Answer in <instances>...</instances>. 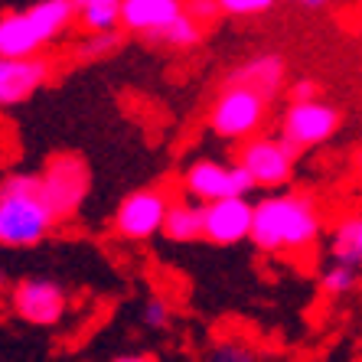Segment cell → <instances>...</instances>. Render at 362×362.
I'll return each mask as SVG.
<instances>
[{"instance_id":"1","label":"cell","mask_w":362,"mask_h":362,"mask_svg":"<svg viewBox=\"0 0 362 362\" xmlns=\"http://www.w3.org/2000/svg\"><path fill=\"white\" fill-rule=\"evenodd\" d=\"M323 232V216L317 199L307 193L278 189L255 202L252 242L268 255L310 252Z\"/></svg>"},{"instance_id":"2","label":"cell","mask_w":362,"mask_h":362,"mask_svg":"<svg viewBox=\"0 0 362 362\" xmlns=\"http://www.w3.org/2000/svg\"><path fill=\"white\" fill-rule=\"evenodd\" d=\"M56 212L40 193V177L13 173L0 183V245L4 248H30L56 228Z\"/></svg>"},{"instance_id":"3","label":"cell","mask_w":362,"mask_h":362,"mask_svg":"<svg viewBox=\"0 0 362 362\" xmlns=\"http://www.w3.org/2000/svg\"><path fill=\"white\" fill-rule=\"evenodd\" d=\"M76 23L72 0H36L0 17V59H33Z\"/></svg>"},{"instance_id":"4","label":"cell","mask_w":362,"mask_h":362,"mask_svg":"<svg viewBox=\"0 0 362 362\" xmlns=\"http://www.w3.org/2000/svg\"><path fill=\"white\" fill-rule=\"evenodd\" d=\"M264 118H268V98H262L258 92L245 88V85L226 82V88L216 95L209 108V131L219 141L245 144L258 137Z\"/></svg>"},{"instance_id":"5","label":"cell","mask_w":362,"mask_h":362,"mask_svg":"<svg viewBox=\"0 0 362 362\" xmlns=\"http://www.w3.org/2000/svg\"><path fill=\"white\" fill-rule=\"evenodd\" d=\"M297 153L284 137H252V141L242 144L238 151V163L242 170L252 177L255 189H271L278 193L284 189L291 180H294V167H297Z\"/></svg>"},{"instance_id":"6","label":"cell","mask_w":362,"mask_h":362,"mask_svg":"<svg viewBox=\"0 0 362 362\" xmlns=\"http://www.w3.org/2000/svg\"><path fill=\"white\" fill-rule=\"evenodd\" d=\"M255 189L252 177L242 170V163H222V160H193L183 170V193L186 199H196L202 206L222 199H235V196H248Z\"/></svg>"},{"instance_id":"7","label":"cell","mask_w":362,"mask_h":362,"mask_svg":"<svg viewBox=\"0 0 362 362\" xmlns=\"http://www.w3.org/2000/svg\"><path fill=\"white\" fill-rule=\"evenodd\" d=\"M170 206H173V196L163 186L134 189L121 199L118 212H115V232L124 242H147L153 235H163Z\"/></svg>"},{"instance_id":"8","label":"cell","mask_w":362,"mask_h":362,"mask_svg":"<svg viewBox=\"0 0 362 362\" xmlns=\"http://www.w3.org/2000/svg\"><path fill=\"white\" fill-rule=\"evenodd\" d=\"M88 186H92L88 167L78 157H72V153H62V157L49 160L46 170L40 173V193L46 199V206L56 212L59 222L82 209L85 196H88Z\"/></svg>"},{"instance_id":"9","label":"cell","mask_w":362,"mask_h":362,"mask_svg":"<svg viewBox=\"0 0 362 362\" xmlns=\"http://www.w3.org/2000/svg\"><path fill=\"white\" fill-rule=\"evenodd\" d=\"M10 307L33 327H56L69 313V294L52 278H23L10 294Z\"/></svg>"},{"instance_id":"10","label":"cell","mask_w":362,"mask_h":362,"mask_svg":"<svg viewBox=\"0 0 362 362\" xmlns=\"http://www.w3.org/2000/svg\"><path fill=\"white\" fill-rule=\"evenodd\" d=\"M339 115L327 101H300V105H287L284 118H281V137H284L294 151H310L320 147L323 141L337 134Z\"/></svg>"},{"instance_id":"11","label":"cell","mask_w":362,"mask_h":362,"mask_svg":"<svg viewBox=\"0 0 362 362\" xmlns=\"http://www.w3.org/2000/svg\"><path fill=\"white\" fill-rule=\"evenodd\" d=\"M255 228V202L248 196L222 199L206 206V238L212 245H238L252 238Z\"/></svg>"},{"instance_id":"12","label":"cell","mask_w":362,"mask_h":362,"mask_svg":"<svg viewBox=\"0 0 362 362\" xmlns=\"http://www.w3.org/2000/svg\"><path fill=\"white\" fill-rule=\"evenodd\" d=\"M180 17H183V0H124L121 4V30L144 40H160Z\"/></svg>"},{"instance_id":"13","label":"cell","mask_w":362,"mask_h":362,"mask_svg":"<svg viewBox=\"0 0 362 362\" xmlns=\"http://www.w3.org/2000/svg\"><path fill=\"white\" fill-rule=\"evenodd\" d=\"M52 76V62L33 56V59H0V108L20 105L33 92H40Z\"/></svg>"},{"instance_id":"14","label":"cell","mask_w":362,"mask_h":362,"mask_svg":"<svg viewBox=\"0 0 362 362\" xmlns=\"http://www.w3.org/2000/svg\"><path fill=\"white\" fill-rule=\"evenodd\" d=\"M284 72H287V66L278 52H258L252 59L238 62V66L228 72V82L245 85V88L258 92L262 98L274 101L281 95V88H284Z\"/></svg>"},{"instance_id":"15","label":"cell","mask_w":362,"mask_h":362,"mask_svg":"<svg viewBox=\"0 0 362 362\" xmlns=\"http://www.w3.org/2000/svg\"><path fill=\"white\" fill-rule=\"evenodd\" d=\"M163 235L180 245L206 238V206L196 199H186V196L173 199V206L167 212V222H163Z\"/></svg>"},{"instance_id":"16","label":"cell","mask_w":362,"mask_h":362,"mask_svg":"<svg viewBox=\"0 0 362 362\" xmlns=\"http://www.w3.org/2000/svg\"><path fill=\"white\" fill-rule=\"evenodd\" d=\"M329 262H343L362 271V212L343 216L329 235Z\"/></svg>"},{"instance_id":"17","label":"cell","mask_w":362,"mask_h":362,"mask_svg":"<svg viewBox=\"0 0 362 362\" xmlns=\"http://www.w3.org/2000/svg\"><path fill=\"white\" fill-rule=\"evenodd\" d=\"M202 362H274V359L252 339L222 333L202 349Z\"/></svg>"},{"instance_id":"18","label":"cell","mask_w":362,"mask_h":362,"mask_svg":"<svg viewBox=\"0 0 362 362\" xmlns=\"http://www.w3.org/2000/svg\"><path fill=\"white\" fill-rule=\"evenodd\" d=\"M121 4L124 0H85L76 7V20L85 33H115L121 30Z\"/></svg>"},{"instance_id":"19","label":"cell","mask_w":362,"mask_h":362,"mask_svg":"<svg viewBox=\"0 0 362 362\" xmlns=\"http://www.w3.org/2000/svg\"><path fill=\"white\" fill-rule=\"evenodd\" d=\"M359 268H353V264H343V262H329L327 268H323L320 274V287L327 297H346L353 294L356 287H359Z\"/></svg>"},{"instance_id":"20","label":"cell","mask_w":362,"mask_h":362,"mask_svg":"<svg viewBox=\"0 0 362 362\" xmlns=\"http://www.w3.org/2000/svg\"><path fill=\"white\" fill-rule=\"evenodd\" d=\"M121 49V30L115 33H85L76 46L78 59H101V56H111V52Z\"/></svg>"},{"instance_id":"21","label":"cell","mask_w":362,"mask_h":362,"mask_svg":"<svg viewBox=\"0 0 362 362\" xmlns=\"http://www.w3.org/2000/svg\"><path fill=\"white\" fill-rule=\"evenodd\" d=\"M202 30L206 26L202 23H196L193 17H180L177 23L170 26L167 33L160 36V42H167V46H173V49H189V46H199V40H202Z\"/></svg>"},{"instance_id":"22","label":"cell","mask_w":362,"mask_h":362,"mask_svg":"<svg viewBox=\"0 0 362 362\" xmlns=\"http://www.w3.org/2000/svg\"><path fill=\"white\" fill-rule=\"evenodd\" d=\"M141 327L151 329V333H160V329L170 327V317H173V310H170V303L163 300V297H147V300L141 303Z\"/></svg>"},{"instance_id":"23","label":"cell","mask_w":362,"mask_h":362,"mask_svg":"<svg viewBox=\"0 0 362 362\" xmlns=\"http://www.w3.org/2000/svg\"><path fill=\"white\" fill-rule=\"evenodd\" d=\"M278 4V0H219V10L226 17H255V13H264Z\"/></svg>"},{"instance_id":"24","label":"cell","mask_w":362,"mask_h":362,"mask_svg":"<svg viewBox=\"0 0 362 362\" xmlns=\"http://www.w3.org/2000/svg\"><path fill=\"white\" fill-rule=\"evenodd\" d=\"M183 13L186 17H193L196 23H212V20L219 17V0H183Z\"/></svg>"},{"instance_id":"25","label":"cell","mask_w":362,"mask_h":362,"mask_svg":"<svg viewBox=\"0 0 362 362\" xmlns=\"http://www.w3.org/2000/svg\"><path fill=\"white\" fill-rule=\"evenodd\" d=\"M320 98V88L310 78H297V82L287 85V101L291 105H300V101H317Z\"/></svg>"},{"instance_id":"26","label":"cell","mask_w":362,"mask_h":362,"mask_svg":"<svg viewBox=\"0 0 362 362\" xmlns=\"http://www.w3.org/2000/svg\"><path fill=\"white\" fill-rule=\"evenodd\" d=\"M115 362H157L151 353H124V356H118Z\"/></svg>"},{"instance_id":"27","label":"cell","mask_w":362,"mask_h":362,"mask_svg":"<svg viewBox=\"0 0 362 362\" xmlns=\"http://www.w3.org/2000/svg\"><path fill=\"white\" fill-rule=\"evenodd\" d=\"M300 7H310V10H320V7H327L329 0H297Z\"/></svg>"},{"instance_id":"28","label":"cell","mask_w":362,"mask_h":362,"mask_svg":"<svg viewBox=\"0 0 362 362\" xmlns=\"http://www.w3.org/2000/svg\"><path fill=\"white\" fill-rule=\"evenodd\" d=\"M359 23H362V0H359Z\"/></svg>"},{"instance_id":"29","label":"cell","mask_w":362,"mask_h":362,"mask_svg":"<svg viewBox=\"0 0 362 362\" xmlns=\"http://www.w3.org/2000/svg\"><path fill=\"white\" fill-rule=\"evenodd\" d=\"M72 4H76V7H78V4H85V0H72Z\"/></svg>"},{"instance_id":"30","label":"cell","mask_w":362,"mask_h":362,"mask_svg":"<svg viewBox=\"0 0 362 362\" xmlns=\"http://www.w3.org/2000/svg\"><path fill=\"white\" fill-rule=\"evenodd\" d=\"M0 287H4V274H0Z\"/></svg>"}]
</instances>
